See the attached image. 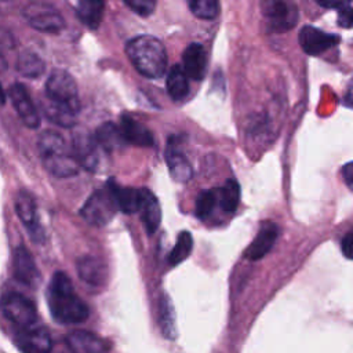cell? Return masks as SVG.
Masks as SVG:
<instances>
[{"mask_svg": "<svg viewBox=\"0 0 353 353\" xmlns=\"http://www.w3.org/2000/svg\"><path fill=\"white\" fill-rule=\"evenodd\" d=\"M50 312L55 321L61 324H79L87 320L90 309L85 302L74 292L69 276L55 272L47 291Z\"/></svg>", "mask_w": 353, "mask_h": 353, "instance_id": "6da1fadb", "label": "cell"}, {"mask_svg": "<svg viewBox=\"0 0 353 353\" xmlns=\"http://www.w3.org/2000/svg\"><path fill=\"white\" fill-rule=\"evenodd\" d=\"M125 54L134 68L148 79H159L167 69L164 44L154 36H135L125 44Z\"/></svg>", "mask_w": 353, "mask_h": 353, "instance_id": "7a4b0ae2", "label": "cell"}, {"mask_svg": "<svg viewBox=\"0 0 353 353\" xmlns=\"http://www.w3.org/2000/svg\"><path fill=\"white\" fill-rule=\"evenodd\" d=\"M40 157L46 170L54 176L66 178L79 172V164L68 148L62 135L55 131H44L37 141Z\"/></svg>", "mask_w": 353, "mask_h": 353, "instance_id": "3957f363", "label": "cell"}, {"mask_svg": "<svg viewBox=\"0 0 353 353\" xmlns=\"http://www.w3.org/2000/svg\"><path fill=\"white\" fill-rule=\"evenodd\" d=\"M46 98L61 103L74 113L80 110L79 91L70 73L62 69H54L46 83Z\"/></svg>", "mask_w": 353, "mask_h": 353, "instance_id": "277c9868", "label": "cell"}, {"mask_svg": "<svg viewBox=\"0 0 353 353\" xmlns=\"http://www.w3.org/2000/svg\"><path fill=\"white\" fill-rule=\"evenodd\" d=\"M117 205L112 193L110 186L105 185V188L95 190L81 207V216L91 225L103 226L106 225L116 214Z\"/></svg>", "mask_w": 353, "mask_h": 353, "instance_id": "5b68a950", "label": "cell"}, {"mask_svg": "<svg viewBox=\"0 0 353 353\" xmlns=\"http://www.w3.org/2000/svg\"><path fill=\"white\" fill-rule=\"evenodd\" d=\"M0 309L11 323L19 328L34 325L37 320V310L34 303L19 292H7L0 301Z\"/></svg>", "mask_w": 353, "mask_h": 353, "instance_id": "8992f818", "label": "cell"}, {"mask_svg": "<svg viewBox=\"0 0 353 353\" xmlns=\"http://www.w3.org/2000/svg\"><path fill=\"white\" fill-rule=\"evenodd\" d=\"M262 14L268 21V28L273 32H284L292 29L298 19L299 12L294 3L281 0H266L261 3Z\"/></svg>", "mask_w": 353, "mask_h": 353, "instance_id": "52a82bcc", "label": "cell"}, {"mask_svg": "<svg viewBox=\"0 0 353 353\" xmlns=\"http://www.w3.org/2000/svg\"><path fill=\"white\" fill-rule=\"evenodd\" d=\"M23 15L29 25L37 30L47 33H57L65 28L62 15L50 4L30 3L25 7Z\"/></svg>", "mask_w": 353, "mask_h": 353, "instance_id": "ba28073f", "label": "cell"}, {"mask_svg": "<svg viewBox=\"0 0 353 353\" xmlns=\"http://www.w3.org/2000/svg\"><path fill=\"white\" fill-rule=\"evenodd\" d=\"M15 343L22 353H51L52 341L50 332L40 325L19 328Z\"/></svg>", "mask_w": 353, "mask_h": 353, "instance_id": "9c48e42d", "label": "cell"}, {"mask_svg": "<svg viewBox=\"0 0 353 353\" xmlns=\"http://www.w3.org/2000/svg\"><path fill=\"white\" fill-rule=\"evenodd\" d=\"M36 201L33 196L26 190H19L15 197V211L22 223L26 226V229L30 233V237L34 241H43L44 232L37 218L36 211Z\"/></svg>", "mask_w": 353, "mask_h": 353, "instance_id": "30bf717a", "label": "cell"}, {"mask_svg": "<svg viewBox=\"0 0 353 353\" xmlns=\"http://www.w3.org/2000/svg\"><path fill=\"white\" fill-rule=\"evenodd\" d=\"M339 43V37L319 28L306 25L299 32V44L309 55H320Z\"/></svg>", "mask_w": 353, "mask_h": 353, "instance_id": "8fae6325", "label": "cell"}, {"mask_svg": "<svg viewBox=\"0 0 353 353\" xmlns=\"http://www.w3.org/2000/svg\"><path fill=\"white\" fill-rule=\"evenodd\" d=\"M72 153L79 167L81 165L88 171H94L99 163L98 145L95 142V138L85 131H80L73 135Z\"/></svg>", "mask_w": 353, "mask_h": 353, "instance_id": "7c38bea8", "label": "cell"}, {"mask_svg": "<svg viewBox=\"0 0 353 353\" xmlns=\"http://www.w3.org/2000/svg\"><path fill=\"white\" fill-rule=\"evenodd\" d=\"M8 95L23 124L29 128H37L40 125V116L25 85L21 83L11 84Z\"/></svg>", "mask_w": 353, "mask_h": 353, "instance_id": "4fadbf2b", "label": "cell"}, {"mask_svg": "<svg viewBox=\"0 0 353 353\" xmlns=\"http://www.w3.org/2000/svg\"><path fill=\"white\" fill-rule=\"evenodd\" d=\"M65 342L72 353H109L106 341L87 330H74L69 332Z\"/></svg>", "mask_w": 353, "mask_h": 353, "instance_id": "5bb4252c", "label": "cell"}, {"mask_svg": "<svg viewBox=\"0 0 353 353\" xmlns=\"http://www.w3.org/2000/svg\"><path fill=\"white\" fill-rule=\"evenodd\" d=\"M165 161L171 176L176 182H188L193 175V168L183 154L176 137L170 138L165 148Z\"/></svg>", "mask_w": 353, "mask_h": 353, "instance_id": "9a60e30c", "label": "cell"}, {"mask_svg": "<svg viewBox=\"0 0 353 353\" xmlns=\"http://www.w3.org/2000/svg\"><path fill=\"white\" fill-rule=\"evenodd\" d=\"M277 234H279V228L276 223H273L270 221L263 222L261 229L258 230L255 239L247 247L244 256L248 261H258V259L263 258L274 245Z\"/></svg>", "mask_w": 353, "mask_h": 353, "instance_id": "2e32d148", "label": "cell"}, {"mask_svg": "<svg viewBox=\"0 0 353 353\" xmlns=\"http://www.w3.org/2000/svg\"><path fill=\"white\" fill-rule=\"evenodd\" d=\"M76 269H77L79 277L88 285L102 287L108 280L106 263L94 255L80 256L77 259Z\"/></svg>", "mask_w": 353, "mask_h": 353, "instance_id": "e0dca14e", "label": "cell"}, {"mask_svg": "<svg viewBox=\"0 0 353 353\" xmlns=\"http://www.w3.org/2000/svg\"><path fill=\"white\" fill-rule=\"evenodd\" d=\"M14 276L19 283L29 287H34L40 280V272L36 262L23 245L17 247L14 252Z\"/></svg>", "mask_w": 353, "mask_h": 353, "instance_id": "ac0fdd59", "label": "cell"}, {"mask_svg": "<svg viewBox=\"0 0 353 353\" xmlns=\"http://www.w3.org/2000/svg\"><path fill=\"white\" fill-rule=\"evenodd\" d=\"M183 70L188 76L194 81L203 80L207 72V51L200 43H190L182 55Z\"/></svg>", "mask_w": 353, "mask_h": 353, "instance_id": "d6986e66", "label": "cell"}, {"mask_svg": "<svg viewBox=\"0 0 353 353\" xmlns=\"http://www.w3.org/2000/svg\"><path fill=\"white\" fill-rule=\"evenodd\" d=\"M120 134L127 143H132L135 146H143L149 148L153 146L154 138L152 132L139 121H137L134 117L128 114L120 116V125H119Z\"/></svg>", "mask_w": 353, "mask_h": 353, "instance_id": "ffe728a7", "label": "cell"}, {"mask_svg": "<svg viewBox=\"0 0 353 353\" xmlns=\"http://www.w3.org/2000/svg\"><path fill=\"white\" fill-rule=\"evenodd\" d=\"M141 221L149 234L154 233L161 223V207L157 197L146 188L141 189V204H139Z\"/></svg>", "mask_w": 353, "mask_h": 353, "instance_id": "44dd1931", "label": "cell"}, {"mask_svg": "<svg viewBox=\"0 0 353 353\" xmlns=\"http://www.w3.org/2000/svg\"><path fill=\"white\" fill-rule=\"evenodd\" d=\"M108 185L112 189L117 210L124 214H132L139 210L141 204V189L135 188H123L117 185L113 179L108 181Z\"/></svg>", "mask_w": 353, "mask_h": 353, "instance_id": "7402d4cb", "label": "cell"}, {"mask_svg": "<svg viewBox=\"0 0 353 353\" xmlns=\"http://www.w3.org/2000/svg\"><path fill=\"white\" fill-rule=\"evenodd\" d=\"M41 110L50 121H52L63 128H70L76 124L77 113H74L73 110H70L69 108H66L61 103L50 101L48 98L41 101Z\"/></svg>", "mask_w": 353, "mask_h": 353, "instance_id": "603a6c76", "label": "cell"}, {"mask_svg": "<svg viewBox=\"0 0 353 353\" xmlns=\"http://www.w3.org/2000/svg\"><path fill=\"white\" fill-rule=\"evenodd\" d=\"M105 4L101 0H80L76 6L79 19L90 29H97L102 21Z\"/></svg>", "mask_w": 353, "mask_h": 353, "instance_id": "cb8c5ba5", "label": "cell"}, {"mask_svg": "<svg viewBox=\"0 0 353 353\" xmlns=\"http://www.w3.org/2000/svg\"><path fill=\"white\" fill-rule=\"evenodd\" d=\"M95 142L98 146H101L105 152L110 153L119 148H121L124 142L121 134H120V130L116 124L108 121V123H103L102 125H99L95 131Z\"/></svg>", "mask_w": 353, "mask_h": 353, "instance_id": "d4e9b609", "label": "cell"}, {"mask_svg": "<svg viewBox=\"0 0 353 353\" xmlns=\"http://www.w3.org/2000/svg\"><path fill=\"white\" fill-rule=\"evenodd\" d=\"M167 92L174 101H181L188 95L189 79L181 65H174L168 72Z\"/></svg>", "mask_w": 353, "mask_h": 353, "instance_id": "484cf974", "label": "cell"}, {"mask_svg": "<svg viewBox=\"0 0 353 353\" xmlns=\"http://www.w3.org/2000/svg\"><path fill=\"white\" fill-rule=\"evenodd\" d=\"M218 201L225 212H234L240 203V185L234 178L226 179L223 186L216 190Z\"/></svg>", "mask_w": 353, "mask_h": 353, "instance_id": "4316f807", "label": "cell"}, {"mask_svg": "<svg viewBox=\"0 0 353 353\" xmlns=\"http://www.w3.org/2000/svg\"><path fill=\"white\" fill-rule=\"evenodd\" d=\"M17 69L21 74L29 79H36L44 73V61L32 51H23L17 59Z\"/></svg>", "mask_w": 353, "mask_h": 353, "instance_id": "83f0119b", "label": "cell"}, {"mask_svg": "<svg viewBox=\"0 0 353 353\" xmlns=\"http://www.w3.org/2000/svg\"><path fill=\"white\" fill-rule=\"evenodd\" d=\"M159 324L164 338L175 339L176 328H175V314L171 299L167 295H163L159 305Z\"/></svg>", "mask_w": 353, "mask_h": 353, "instance_id": "f1b7e54d", "label": "cell"}, {"mask_svg": "<svg viewBox=\"0 0 353 353\" xmlns=\"http://www.w3.org/2000/svg\"><path fill=\"white\" fill-rule=\"evenodd\" d=\"M193 248V237L192 233L189 230H182L178 237H176V243L174 245V248L170 252L168 256V262L175 266L181 262H183L192 252Z\"/></svg>", "mask_w": 353, "mask_h": 353, "instance_id": "f546056e", "label": "cell"}, {"mask_svg": "<svg viewBox=\"0 0 353 353\" xmlns=\"http://www.w3.org/2000/svg\"><path fill=\"white\" fill-rule=\"evenodd\" d=\"M216 201H218L216 190H214V189H204V190H201L197 194L196 203H194V214H196V216L199 219H201V221L207 219L212 214Z\"/></svg>", "mask_w": 353, "mask_h": 353, "instance_id": "4dcf8cb0", "label": "cell"}, {"mask_svg": "<svg viewBox=\"0 0 353 353\" xmlns=\"http://www.w3.org/2000/svg\"><path fill=\"white\" fill-rule=\"evenodd\" d=\"M188 6L200 19H214L219 12V3L215 0H190Z\"/></svg>", "mask_w": 353, "mask_h": 353, "instance_id": "1f68e13d", "label": "cell"}, {"mask_svg": "<svg viewBox=\"0 0 353 353\" xmlns=\"http://www.w3.org/2000/svg\"><path fill=\"white\" fill-rule=\"evenodd\" d=\"M124 4L141 17L150 15L156 8V1L153 0H124Z\"/></svg>", "mask_w": 353, "mask_h": 353, "instance_id": "d6a6232c", "label": "cell"}, {"mask_svg": "<svg viewBox=\"0 0 353 353\" xmlns=\"http://www.w3.org/2000/svg\"><path fill=\"white\" fill-rule=\"evenodd\" d=\"M352 22H353V18H352V6H350V7H346V8L339 11L338 25L342 26V28L349 29L352 26Z\"/></svg>", "mask_w": 353, "mask_h": 353, "instance_id": "836d02e7", "label": "cell"}, {"mask_svg": "<svg viewBox=\"0 0 353 353\" xmlns=\"http://www.w3.org/2000/svg\"><path fill=\"white\" fill-rule=\"evenodd\" d=\"M352 244H353V234L352 232H347L342 240H341V250H342V254L347 258V259H352Z\"/></svg>", "mask_w": 353, "mask_h": 353, "instance_id": "e575fe53", "label": "cell"}, {"mask_svg": "<svg viewBox=\"0 0 353 353\" xmlns=\"http://www.w3.org/2000/svg\"><path fill=\"white\" fill-rule=\"evenodd\" d=\"M316 3L325 8H338L339 11L352 6L350 1H342V0H317Z\"/></svg>", "mask_w": 353, "mask_h": 353, "instance_id": "d590c367", "label": "cell"}, {"mask_svg": "<svg viewBox=\"0 0 353 353\" xmlns=\"http://www.w3.org/2000/svg\"><path fill=\"white\" fill-rule=\"evenodd\" d=\"M342 175H343V179H345L347 188L353 189V164L352 163H346L343 165Z\"/></svg>", "mask_w": 353, "mask_h": 353, "instance_id": "8d00e7d4", "label": "cell"}, {"mask_svg": "<svg viewBox=\"0 0 353 353\" xmlns=\"http://www.w3.org/2000/svg\"><path fill=\"white\" fill-rule=\"evenodd\" d=\"M4 102H6V94H4V91H3V88L0 85V106L4 105Z\"/></svg>", "mask_w": 353, "mask_h": 353, "instance_id": "74e56055", "label": "cell"}, {"mask_svg": "<svg viewBox=\"0 0 353 353\" xmlns=\"http://www.w3.org/2000/svg\"><path fill=\"white\" fill-rule=\"evenodd\" d=\"M350 92H352V88H347V92H346V106L350 108Z\"/></svg>", "mask_w": 353, "mask_h": 353, "instance_id": "f35d334b", "label": "cell"}]
</instances>
